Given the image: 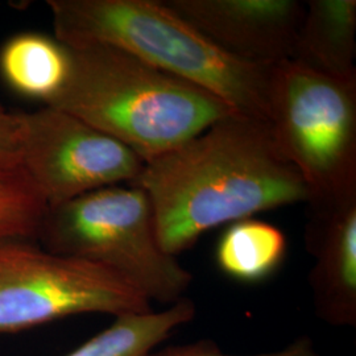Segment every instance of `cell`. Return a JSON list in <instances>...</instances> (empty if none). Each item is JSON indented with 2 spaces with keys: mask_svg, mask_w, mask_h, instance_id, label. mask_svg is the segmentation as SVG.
Returning <instances> with one entry per match:
<instances>
[{
  "mask_svg": "<svg viewBox=\"0 0 356 356\" xmlns=\"http://www.w3.org/2000/svg\"><path fill=\"white\" fill-rule=\"evenodd\" d=\"M54 38L66 47L107 45L209 91L267 122L270 67L216 48L159 0H48Z\"/></svg>",
  "mask_w": 356,
  "mask_h": 356,
  "instance_id": "cell-3",
  "label": "cell"
},
{
  "mask_svg": "<svg viewBox=\"0 0 356 356\" xmlns=\"http://www.w3.org/2000/svg\"><path fill=\"white\" fill-rule=\"evenodd\" d=\"M47 210L22 166L0 164V243L38 238Z\"/></svg>",
  "mask_w": 356,
  "mask_h": 356,
  "instance_id": "cell-14",
  "label": "cell"
},
{
  "mask_svg": "<svg viewBox=\"0 0 356 356\" xmlns=\"http://www.w3.org/2000/svg\"><path fill=\"white\" fill-rule=\"evenodd\" d=\"M355 0H309L293 47V61L323 76L356 79Z\"/></svg>",
  "mask_w": 356,
  "mask_h": 356,
  "instance_id": "cell-10",
  "label": "cell"
},
{
  "mask_svg": "<svg viewBox=\"0 0 356 356\" xmlns=\"http://www.w3.org/2000/svg\"><path fill=\"white\" fill-rule=\"evenodd\" d=\"M38 239L53 254L107 268L151 304L177 302L193 282L191 272L161 250L152 204L135 184L107 186L48 207Z\"/></svg>",
  "mask_w": 356,
  "mask_h": 356,
  "instance_id": "cell-4",
  "label": "cell"
},
{
  "mask_svg": "<svg viewBox=\"0 0 356 356\" xmlns=\"http://www.w3.org/2000/svg\"><path fill=\"white\" fill-rule=\"evenodd\" d=\"M309 206L305 243L313 305L330 326H356V194Z\"/></svg>",
  "mask_w": 356,
  "mask_h": 356,
  "instance_id": "cell-9",
  "label": "cell"
},
{
  "mask_svg": "<svg viewBox=\"0 0 356 356\" xmlns=\"http://www.w3.org/2000/svg\"><path fill=\"white\" fill-rule=\"evenodd\" d=\"M216 48L245 63L270 67L292 58L305 13L298 0H164Z\"/></svg>",
  "mask_w": 356,
  "mask_h": 356,
  "instance_id": "cell-8",
  "label": "cell"
},
{
  "mask_svg": "<svg viewBox=\"0 0 356 356\" xmlns=\"http://www.w3.org/2000/svg\"><path fill=\"white\" fill-rule=\"evenodd\" d=\"M288 241L279 227L254 218L229 223L216 243L218 268L232 280L254 284L280 268Z\"/></svg>",
  "mask_w": 356,
  "mask_h": 356,
  "instance_id": "cell-13",
  "label": "cell"
},
{
  "mask_svg": "<svg viewBox=\"0 0 356 356\" xmlns=\"http://www.w3.org/2000/svg\"><path fill=\"white\" fill-rule=\"evenodd\" d=\"M151 310L143 294L107 268L28 241L0 243V334L79 314Z\"/></svg>",
  "mask_w": 356,
  "mask_h": 356,
  "instance_id": "cell-6",
  "label": "cell"
},
{
  "mask_svg": "<svg viewBox=\"0 0 356 356\" xmlns=\"http://www.w3.org/2000/svg\"><path fill=\"white\" fill-rule=\"evenodd\" d=\"M66 47V45H65ZM70 74L49 104L149 163L234 114L209 91L107 45L66 47Z\"/></svg>",
  "mask_w": 356,
  "mask_h": 356,
  "instance_id": "cell-2",
  "label": "cell"
},
{
  "mask_svg": "<svg viewBox=\"0 0 356 356\" xmlns=\"http://www.w3.org/2000/svg\"><path fill=\"white\" fill-rule=\"evenodd\" d=\"M22 111H11L0 102V164L20 165Z\"/></svg>",
  "mask_w": 356,
  "mask_h": 356,
  "instance_id": "cell-16",
  "label": "cell"
},
{
  "mask_svg": "<svg viewBox=\"0 0 356 356\" xmlns=\"http://www.w3.org/2000/svg\"><path fill=\"white\" fill-rule=\"evenodd\" d=\"M267 123L310 191L307 204L356 194V79L323 76L293 60L275 65Z\"/></svg>",
  "mask_w": 356,
  "mask_h": 356,
  "instance_id": "cell-5",
  "label": "cell"
},
{
  "mask_svg": "<svg viewBox=\"0 0 356 356\" xmlns=\"http://www.w3.org/2000/svg\"><path fill=\"white\" fill-rule=\"evenodd\" d=\"M195 313L194 301L184 297L161 312L118 316L108 327L64 356H145Z\"/></svg>",
  "mask_w": 356,
  "mask_h": 356,
  "instance_id": "cell-12",
  "label": "cell"
},
{
  "mask_svg": "<svg viewBox=\"0 0 356 356\" xmlns=\"http://www.w3.org/2000/svg\"><path fill=\"white\" fill-rule=\"evenodd\" d=\"M132 184L147 193L157 242L173 257L214 227L310 201L267 122L239 113L145 163Z\"/></svg>",
  "mask_w": 356,
  "mask_h": 356,
  "instance_id": "cell-1",
  "label": "cell"
},
{
  "mask_svg": "<svg viewBox=\"0 0 356 356\" xmlns=\"http://www.w3.org/2000/svg\"><path fill=\"white\" fill-rule=\"evenodd\" d=\"M145 356H319L316 346L309 337H302L281 350L251 354V355H232L223 353L216 342L202 339L191 343L168 346L159 351H151Z\"/></svg>",
  "mask_w": 356,
  "mask_h": 356,
  "instance_id": "cell-15",
  "label": "cell"
},
{
  "mask_svg": "<svg viewBox=\"0 0 356 356\" xmlns=\"http://www.w3.org/2000/svg\"><path fill=\"white\" fill-rule=\"evenodd\" d=\"M0 74L13 91L49 104L70 74L69 49L47 35H16L0 51Z\"/></svg>",
  "mask_w": 356,
  "mask_h": 356,
  "instance_id": "cell-11",
  "label": "cell"
},
{
  "mask_svg": "<svg viewBox=\"0 0 356 356\" xmlns=\"http://www.w3.org/2000/svg\"><path fill=\"white\" fill-rule=\"evenodd\" d=\"M19 164L48 207L113 185L132 184L144 161L126 145L64 110L22 111Z\"/></svg>",
  "mask_w": 356,
  "mask_h": 356,
  "instance_id": "cell-7",
  "label": "cell"
}]
</instances>
